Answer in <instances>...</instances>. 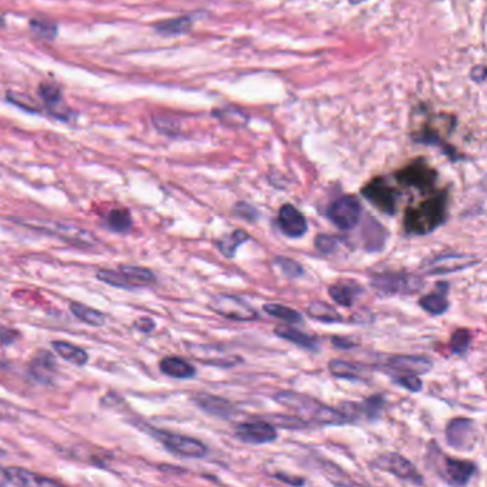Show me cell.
I'll use <instances>...</instances> for the list:
<instances>
[{
  "instance_id": "obj_1",
  "label": "cell",
  "mask_w": 487,
  "mask_h": 487,
  "mask_svg": "<svg viewBox=\"0 0 487 487\" xmlns=\"http://www.w3.org/2000/svg\"><path fill=\"white\" fill-rule=\"evenodd\" d=\"M279 404L297 413V416L309 425H345L349 423L348 418L331 406L320 400L292 390H282L273 397Z\"/></svg>"
},
{
  "instance_id": "obj_2",
  "label": "cell",
  "mask_w": 487,
  "mask_h": 487,
  "mask_svg": "<svg viewBox=\"0 0 487 487\" xmlns=\"http://www.w3.org/2000/svg\"><path fill=\"white\" fill-rule=\"evenodd\" d=\"M447 219V193L439 192L428 200L406 209L404 231L412 236H426L440 227Z\"/></svg>"
},
{
  "instance_id": "obj_3",
  "label": "cell",
  "mask_w": 487,
  "mask_h": 487,
  "mask_svg": "<svg viewBox=\"0 0 487 487\" xmlns=\"http://www.w3.org/2000/svg\"><path fill=\"white\" fill-rule=\"evenodd\" d=\"M18 223H23V226L35 229L38 231H43L52 236L59 237L60 240L69 243V245L77 246V248H92L98 243L96 236L74 224L60 223V222H52V220H40V219H15Z\"/></svg>"
},
{
  "instance_id": "obj_4",
  "label": "cell",
  "mask_w": 487,
  "mask_h": 487,
  "mask_svg": "<svg viewBox=\"0 0 487 487\" xmlns=\"http://www.w3.org/2000/svg\"><path fill=\"white\" fill-rule=\"evenodd\" d=\"M423 286L422 277L406 272H386L372 277V287L384 296L413 294L422 290Z\"/></svg>"
},
{
  "instance_id": "obj_5",
  "label": "cell",
  "mask_w": 487,
  "mask_h": 487,
  "mask_svg": "<svg viewBox=\"0 0 487 487\" xmlns=\"http://www.w3.org/2000/svg\"><path fill=\"white\" fill-rule=\"evenodd\" d=\"M98 279L120 289H139L156 282V276L151 270L140 266H122L119 270H99Z\"/></svg>"
},
{
  "instance_id": "obj_6",
  "label": "cell",
  "mask_w": 487,
  "mask_h": 487,
  "mask_svg": "<svg viewBox=\"0 0 487 487\" xmlns=\"http://www.w3.org/2000/svg\"><path fill=\"white\" fill-rule=\"evenodd\" d=\"M146 429L149 435L157 439L169 452L175 454L183 456V457H192V459H202L207 454L206 445H203L197 439L183 436V435H176V433H169L165 430H159V429H153L147 426Z\"/></svg>"
},
{
  "instance_id": "obj_7",
  "label": "cell",
  "mask_w": 487,
  "mask_h": 487,
  "mask_svg": "<svg viewBox=\"0 0 487 487\" xmlns=\"http://www.w3.org/2000/svg\"><path fill=\"white\" fill-rule=\"evenodd\" d=\"M372 467L384 473H390L403 481L412 484H425V479L419 473L416 466L399 453H387L379 456L372 462Z\"/></svg>"
},
{
  "instance_id": "obj_8",
  "label": "cell",
  "mask_w": 487,
  "mask_h": 487,
  "mask_svg": "<svg viewBox=\"0 0 487 487\" xmlns=\"http://www.w3.org/2000/svg\"><path fill=\"white\" fill-rule=\"evenodd\" d=\"M210 307L220 316L237 321H251L259 319V313L248 302L233 294H216L210 302Z\"/></svg>"
},
{
  "instance_id": "obj_9",
  "label": "cell",
  "mask_w": 487,
  "mask_h": 487,
  "mask_svg": "<svg viewBox=\"0 0 487 487\" xmlns=\"http://www.w3.org/2000/svg\"><path fill=\"white\" fill-rule=\"evenodd\" d=\"M326 216L340 230H352L362 219V205L355 196H343L329 206Z\"/></svg>"
},
{
  "instance_id": "obj_10",
  "label": "cell",
  "mask_w": 487,
  "mask_h": 487,
  "mask_svg": "<svg viewBox=\"0 0 487 487\" xmlns=\"http://www.w3.org/2000/svg\"><path fill=\"white\" fill-rule=\"evenodd\" d=\"M396 178L401 185L426 193V192H432L436 183L437 173L426 164L425 160L420 159V160H415L413 164H411L409 166H406L404 169L397 172Z\"/></svg>"
},
{
  "instance_id": "obj_11",
  "label": "cell",
  "mask_w": 487,
  "mask_h": 487,
  "mask_svg": "<svg viewBox=\"0 0 487 487\" xmlns=\"http://www.w3.org/2000/svg\"><path fill=\"white\" fill-rule=\"evenodd\" d=\"M447 445L459 452H470L477 443V426L471 419L457 418L446 428Z\"/></svg>"
},
{
  "instance_id": "obj_12",
  "label": "cell",
  "mask_w": 487,
  "mask_h": 487,
  "mask_svg": "<svg viewBox=\"0 0 487 487\" xmlns=\"http://www.w3.org/2000/svg\"><path fill=\"white\" fill-rule=\"evenodd\" d=\"M362 195L382 213L391 216L397 210V192L382 178L370 181L362 189Z\"/></svg>"
},
{
  "instance_id": "obj_13",
  "label": "cell",
  "mask_w": 487,
  "mask_h": 487,
  "mask_svg": "<svg viewBox=\"0 0 487 487\" xmlns=\"http://www.w3.org/2000/svg\"><path fill=\"white\" fill-rule=\"evenodd\" d=\"M234 436L243 443L268 445L273 443L279 435L275 425L266 420H252L236 425Z\"/></svg>"
},
{
  "instance_id": "obj_14",
  "label": "cell",
  "mask_w": 487,
  "mask_h": 487,
  "mask_svg": "<svg viewBox=\"0 0 487 487\" xmlns=\"http://www.w3.org/2000/svg\"><path fill=\"white\" fill-rule=\"evenodd\" d=\"M384 369L390 372V374H426L433 369V363L430 359L425 356H411V355H397L389 356L386 362H383Z\"/></svg>"
},
{
  "instance_id": "obj_15",
  "label": "cell",
  "mask_w": 487,
  "mask_h": 487,
  "mask_svg": "<svg viewBox=\"0 0 487 487\" xmlns=\"http://www.w3.org/2000/svg\"><path fill=\"white\" fill-rule=\"evenodd\" d=\"M479 263L477 256L471 255H442L435 259H429L423 263V270L429 275H446L460 272Z\"/></svg>"
},
{
  "instance_id": "obj_16",
  "label": "cell",
  "mask_w": 487,
  "mask_h": 487,
  "mask_svg": "<svg viewBox=\"0 0 487 487\" xmlns=\"http://www.w3.org/2000/svg\"><path fill=\"white\" fill-rule=\"evenodd\" d=\"M384 409V399L380 396H372L363 401L353 403V401H346L342 404V408L339 409L349 422L357 418H367V419H376L380 416V413Z\"/></svg>"
},
{
  "instance_id": "obj_17",
  "label": "cell",
  "mask_w": 487,
  "mask_h": 487,
  "mask_svg": "<svg viewBox=\"0 0 487 487\" xmlns=\"http://www.w3.org/2000/svg\"><path fill=\"white\" fill-rule=\"evenodd\" d=\"M476 466L470 460L443 457V479L450 486H466L473 479Z\"/></svg>"
},
{
  "instance_id": "obj_18",
  "label": "cell",
  "mask_w": 487,
  "mask_h": 487,
  "mask_svg": "<svg viewBox=\"0 0 487 487\" xmlns=\"http://www.w3.org/2000/svg\"><path fill=\"white\" fill-rule=\"evenodd\" d=\"M277 224L283 234L287 237L299 239L307 231V220L306 217L293 206V205H283L279 210Z\"/></svg>"
},
{
  "instance_id": "obj_19",
  "label": "cell",
  "mask_w": 487,
  "mask_h": 487,
  "mask_svg": "<svg viewBox=\"0 0 487 487\" xmlns=\"http://www.w3.org/2000/svg\"><path fill=\"white\" fill-rule=\"evenodd\" d=\"M193 401L199 406L203 412H206L212 416L220 418V419H229V418L234 416V413H236L234 406L229 400L219 397V396L199 393L193 397Z\"/></svg>"
},
{
  "instance_id": "obj_20",
  "label": "cell",
  "mask_w": 487,
  "mask_h": 487,
  "mask_svg": "<svg viewBox=\"0 0 487 487\" xmlns=\"http://www.w3.org/2000/svg\"><path fill=\"white\" fill-rule=\"evenodd\" d=\"M190 352L192 355L202 360L203 363L206 365H213V366H217V367H231L234 365H237L239 362H241L240 357L237 356H227V355H223V352L217 348H213V346H196V345H192L190 346Z\"/></svg>"
},
{
  "instance_id": "obj_21",
  "label": "cell",
  "mask_w": 487,
  "mask_h": 487,
  "mask_svg": "<svg viewBox=\"0 0 487 487\" xmlns=\"http://www.w3.org/2000/svg\"><path fill=\"white\" fill-rule=\"evenodd\" d=\"M447 289H449L447 283H439L436 292L420 297L419 306L432 316L445 314L450 307V303L447 299Z\"/></svg>"
},
{
  "instance_id": "obj_22",
  "label": "cell",
  "mask_w": 487,
  "mask_h": 487,
  "mask_svg": "<svg viewBox=\"0 0 487 487\" xmlns=\"http://www.w3.org/2000/svg\"><path fill=\"white\" fill-rule=\"evenodd\" d=\"M363 293V289L353 280H340L329 287V294L335 303L350 307Z\"/></svg>"
},
{
  "instance_id": "obj_23",
  "label": "cell",
  "mask_w": 487,
  "mask_h": 487,
  "mask_svg": "<svg viewBox=\"0 0 487 487\" xmlns=\"http://www.w3.org/2000/svg\"><path fill=\"white\" fill-rule=\"evenodd\" d=\"M275 335L279 336L280 339H285L299 348H303V349H307V350H311V352H316L319 349V340L317 338L311 336V335H307L296 328H292V326H277L275 329Z\"/></svg>"
},
{
  "instance_id": "obj_24",
  "label": "cell",
  "mask_w": 487,
  "mask_h": 487,
  "mask_svg": "<svg viewBox=\"0 0 487 487\" xmlns=\"http://www.w3.org/2000/svg\"><path fill=\"white\" fill-rule=\"evenodd\" d=\"M329 370L335 377L346 380H365L369 374V369L365 365L336 359L329 363Z\"/></svg>"
},
{
  "instance_id": "obj_25",
  "label": "cell",
  "mask_w": 487,
  "mask_h": 487,
  "mask_svg": "<svg viewBox=\"0 0 487 487\" xmlns=\"http://www.w3.org/2000/svg\"><path fill=\"white\" fill-rule=\"evenodd\" d=\"M56 370L55 357L49 352H40L30 363V374L42 383H50Z\"/></svg>"
},
{
  "instance_id": "obj_26",
  "label": "cell",
  "mask_w": 487,
  "mask_h": 487,
  "mask_svg": "<svg viewBox=\"0 0 487 487\" xmlns=\"http://www.w3.org/2000/svg\"><path fill=\"white\" fill-rule=\"evenodd\" d=\"M9 483L11 486H57L59 483L56 480L46 479L40 474L32 473L29 470L21 469V467H9L8 469Z\"/></svg>"
},
{
  "instance_id": "obj_27",
  "label": "cell",
  "mask_w": 487,
  "mask_h": 487,
  "mask_svg": "<svg viewBox=\"0 0 487 487\" xmlns=\"http://www.w3.org/2000/svg\"><path fill=\"white\" fill-rule=\"evenodd\" d=\"M160 370L175 379H190L196 374L193 365L178 356H169L160 362Z\"/></svg>"
},
{
  "instance_id": "obj_28",
  "label": "cell",
  "mask_w": 487,
  "mask_h": 487,
  "mask_svg": "<svg viewBox=\"0 0 487 487\" xmlns=\"http://www.w3.org/2000/svg\"><path fill=\"white\" fill-rule=\"evenodd\" d=\"M248 240H251V234L243 229H237V230H233L230 234L223 236L217 241V248L224 258L233 259L239 246H241L243 243H246Z\"/></svg>"
},
{
  "instance_id": "obj_29",
  "label": "cell",
  "mask_w": 487,
  "mask_h": 487,
  "mask_svg": "<svg viewBox=\"0 0 487 487\" xmlns=\"http://www.w3.org/2000/svg\"><path fill=\"white\" fill-rule=\"evenodd\" d=\"M55 352L64 360L67 362H71L77 366H84L88 363L89 360V355L85 349L82 348H79V346H74L71 343H67V342H53L52 343Z\"/></svg>"
},
{
  "instance_id": "obj_30",
  "label": "cell",
  "mask_w": 487,
  "mask_h": 487,
  "mask_svg": "<svg viewBox=\"0 0 487 487\" xmlns=\"http://www.w3.org/2000/svg\"><path fill=\"white\" fill-rule=\"evenodd\" d=\"M70 311L79 320H82L86 324H91V326L101 328L106 323V316L102 311H99L96 309H92V307H89L86 304H82V303H71L70 304Z\"/></svg>"
},
{
  "instance_id": "obj_31",
  "label": "cell",
  "mask_w": 487,
  "mask_h": 487,
  "mask_svg": "<svg viewBox=\"0 0 487 487\" xmlns=\"http://www.w3.org/2000/svg\"><path fill=\"white\" fill-rule=\"evenodd\" d=\"M311 319H316L321 323H339L343 321L342 314L331 304L324 302H314L307 309Z\"/></svg>"
},
{
  "instance_id": "obj_32",
  "label": "cell",
  "mask_w": 487,
  "mask_h": 487,
  "mask_svg": "<svg viewBox=\"0 0 487 487\" xmlns=\"http://www.w3.org/2000/svg\"><path fill=\"white\" fill-rule=\"evenodd\" d=\"M106 223H108L106 226L110 230L118 231V233H125V231H127L132 227L133 220H132V216H130L129 210H126V209H113L106 216Z\"/></svg>"
},
{
  "instance_id": "obj_33",
  "label": "cell",
  "mask_w": 487,
  "mask_h": 487,
  "mask_svg": "<svg viewBox=\"0 0 487 487\" xmlns=\"http://www.w3.org/2000/svg\"><path fill=\"white\" fill-rule=\"evenodd\" d=\"M263 310L269 314V316H273L276 319H280L283 321H289V323H302L303 321V317L302 314L292 309V307H287L285 304H277V303H266L263 306Z\"/></svg>"
},
{
  "instance_id": "obj_34",
  "label": "cell",
  "mask_w": 487,
  "mask_h": 487,
  "mask_svg": "<svg viewBox=\"0 0 487 487\" xmlns=\"http://www.w3.org/2000/svg\"><path fill=\"white\" fill-rule=\"evenodd\" d=\"M275 263H276V265L282 269V272H283L287 277H290V279H297V277H302V276L304 275L303 266H302L299 262H296V260H293V259H290V258L277 256L276 260H275Z\"/></svg>"
},
{
  "instance_id": "obj_35",
  "label": "cell",
  "mask_w": 487,
  "mask_h": 487,
  "mask_svg": "<svg viewBox=\"0 0 487 487\" xmlns=\"http://www.w3.org/2000/svg\"><path fill=\"white\" fill-rule=\"evenodd\" d=\"M471 342V335L466 329H457L450 340V350L454 355H463Z\"/></svg>"
},
{
  "instance_id": "obj_36",
  "label": "cell",
  "mask_w": 487,
  "mask_h": 487,
  "mask_svg": "<svg viewBox=\"0 0 487 487\" xmlns=\"http://www.w3.org/2000/svg\"><path fill=\"white\" fill-rule=\"evenodd\" d=\"M40 96L43 98L45 103L53 109V108H59L62 106V95H60V89L56 85L52 84H43L40 86Z\"/></svg>"
},
{
  "instance_id": "obj_37",
  "label": "cell",
  "mask_w": 487,
  "mask_h": 487,
  "mask_svg": "<svg viewBox=\"0 0 487 487\" xmlns=\"http://www.w3.org/2000/svg\"><path fill=\"white\" fill-rule=\"evenodd\" d=\"M338 245H339V240L331 234H319L314 240L316 249L323 255L333 253L336 251Z\"/></svg>"
},
{
  "instance_id": "obj_38",
  "label": "cell",
  "mask_w": 487,
  "mask_h": 487,
  "mask_svg": "<svg viewBox=\"0 0 487 487\" xmlns=\"http://www.w3.org/2000/svg\"><path fill=\"white\" fill-rule=\"evenodd\" d=\"M393 380L399 386L408 389L409 391H413V393L420 391L423 387L422 380L416 374H397V376H393Z\"/></svg>"
},
{
  "instance_id": "obj_39",
  "label": "cell",
  "mask_w": 487,
  "mask_h": 487,
  "mask_svg": "<svg viewBox=\"0 0 487 487\" xmlns=\"http://www.w3.org/2000/svg\"><path fill=\"white\" fill-rule=\"evenodd\" d=\"M159 32L164 33H182L189 28V21L188 19H175V21H168L164 23H159L157 26Z\"/></svg>"
},
{
  "instance_id": "obj_40",
  "label": "cell",
  "mask_w": 487,
  "mask_h": 487,
  "mask_svg": "<svg viewBox=\"0 0 487 487\" xmlns=\"http://www.w3.org/2000/svg\"><path fill=\"white\" fill-rule=\"evenodd\" d=\"M30 29L43 39H53L56 35V26L53 23L45 22V21H32Z\"/></svg>"
},
{
  "instance_id": "obj_41",
  "label": "cell",
  "mask_w": 487,
  "mask_h": 487,
  "mask_svg": "<svg viewBox=\"0 0 487 487\" xmlns=\"http://www.w3.org/2000/svg\"><path fill=\"white\" fill-rule=\"evenodd\" d=\"M234 214L241 217L243 220H248V222H256L258 220L256 209L248 203H237L234 206Z\"/></svg>"
},
{
  "instance_id": "obj_42",
  "label": "cell",
  "mask_w": 487,
  "mask_h": 487,
  "mask_svg": "<svg viewBox=\"0 0 487 487\" xmlns=\"http://www.w3.org/2000/svg\"><path fill=\"white\" fill-rule=\"evenodd\" d=\"M275 479L286 483V484H290V486H303L306 481L302 477H297V476H289V474H285V473H276L273 476Z\"/></svg>"
},
{
  "instance_id": "obj_43",
  "label": "cell",
  "mask_w": 487,
  "mask_h": 487,
  "mask_svg": "<svg viewBox=\"0 0 487 487\" xmlns=\"http://www.w3.org/2000/svg\"><path fill=\"white\" fill-rule=\"evenodd\" d=\"M136 328L143 333H149L154 329V321L150 317H142L136 321Z\"/></svg>"
},
{
  "instance_id": "obj_44",
  "label": "cell",
  "mask_w": 487,
  "mask_h": 487,
  "mask_svg": "<svg viewBox=\"0 0 487 487\" xmlns=\"http://www.w3.org/2000/svg\"><path fill=\"white\" fill-rule=\"evenodd\" d=\"M332 343H333V346L340 348V349H350V348L357 346V343L352 342L349 338H333Z\"/></svg>"
},
{
  "instance_id": "obj_45",
  "label": "cell",
  "mask_w": 487,
  "mask_h": 487,
  "mask_svg": "<svg viewBox=\"0 0 487 487\" xmlns=\"http://www.w3.org/2000/svg\"><path fill=\"white\" fill-rule=\"evenodd\" d=\"M11 486L9 483V476H8V469L0 466V487Z\"/></svg>"
},
{
  "instance_id": "obj_46",
  "label": "cell",
  "mask_w": 487,
  "mask_h": 487,
  "mask_svg": "<svg viewBox=\"0 0 487 487\" xmlns=\"http://www.w3.org/2000/svg\"><path fill=\"white\" fill-rule=\"evenodd\" d=\"M352 2L353 4H359V2H362V0H352Z\"/></svg>"
}]
</instances>
